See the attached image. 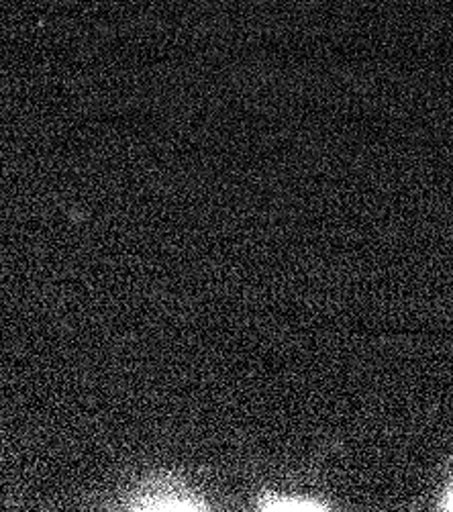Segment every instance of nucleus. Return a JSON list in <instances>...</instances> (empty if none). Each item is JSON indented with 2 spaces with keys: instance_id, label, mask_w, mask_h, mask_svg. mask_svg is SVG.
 I'll return each instance as SVG.
<instances>
[{
  "instance_id": "f03ea898",
  "label": "nucleus",
  "mask_w": 453,
  "mask_h": 512,
  "mask_svg": "<svg viewBox=\"0 0 453 512\" xmlns=\"http://www.w3.org/2000/svg\"><path fill=\"white\" fill-rule=\"evenodd\" d=\"M260 510H276V512H321L329 510L325 502L315 500V498H305V496H286V494H264L258 500Z\"/></svg>"
},
{
  "instance_id": "7ed1b4c3",
  "label": "nucleus",
  "mask_w": 453,
  "mask_h": 512,
  "mask_svg": "<svg viewBox=\"0 0 453 512\" xmlns=\"http://www.w3.org/2000/svg\"><path fill=\"white\" fill-rule=\"evenodd\" d=\"M441 508L443 510H453V484L449 486V490H447V494H445V498L441 502Z\"/></svg>"
},
{
  "instance_id": "f257e3e1",
  "label": "nucleus",
  "mask_w": 453,
  "mask_h": 512,
  "mask_svg": "<svg viewBox=\"0 0 453 512\" xmlns=\"http://www.w3.org/2000/svg\"><path fill=\"white\" fill-rule=\"evenodd\" d=\"M131 510H178V512H190V510H207V502L200 500L188 492L164 488L151 494H141L131 504Z\"/></svg>"
}]
</instances>
